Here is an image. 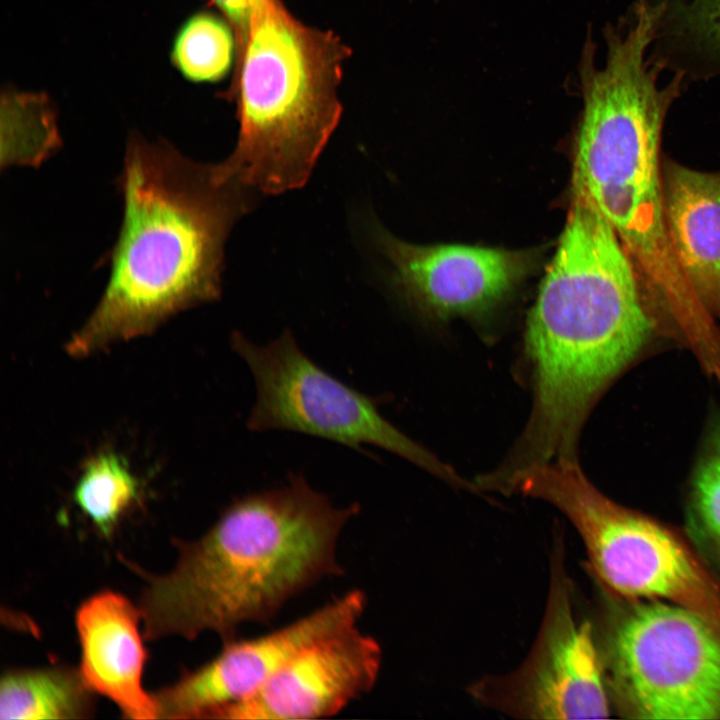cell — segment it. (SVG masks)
<instances>
[{"label": "cell", "mask_w": 720, "mask_h": 720, "mask_svg": "<svg viewBox=\"0 0 720 720\" xmlns=\"http://www.w3.org/2000/svg\"><path fill=\"white\" fill-rule=\"evenodd\" d=\"M359 512L358 503L335 506L301 474L239 498L202 537L178 544L173 571L150 578L146 637L212 631L227 642L244 623H269L297 594L343 574L338 539Z\"/></svg>", "instance_id": "277c9868"}, {"label": "cell", "mask_w": 720, "mask_h": 720, "mask_svg": "<svg viewBox=\"0 0 720 720\" xmlns=\"http://www.w3.org/2000/svg\"><path fill=\"white\" fill-rule=\"evenodd\" d=\"M231 345L255 383L256 398L246 423L249 430L298 432L358 450L364 445L376 446L450 484L473 490V484L390 423L373 398L311 360L291 331H283L264 345L236 331Z\"/></svg>", "instance_id": "52a82bcc"}, {"label": "cell", "mask_w": 720, "mask_h": 720, "mask_svg": "<svg viewBox=\"0 0 720 720\" xmlns=\"http://www.w3.org/2000/svg\"><path fill=\"white\" fill-rule=\"evenodd\" d=\"M666 226L687 284L720 316V173L667 162L662 167Z\"/></svg>", "instance_id": "5bb4252c"}, {"label": "cell", "mask_w": 720, "mask_h": 720, "mask_svg": "<svg viewBox=\"0 0 720 720\" xmlns=\"http://www.w3.org/2000/svg\"><path fill=\"white\" fill-rule=\"evenodd\" d=\"M254 0H211L234 30L237 46L248 26Z\"/></svg>", "instance_id": "ffe728a7"}, {"label": "cell", "mask_w": 720, "mask_h": 720, "mask_svg": "<svg viewBox=\"0 0 720 720\" xmlns=\"http://www.w3.org/2000/svg\"><path fill=\"white\" fill-rule=\"evenodd\" d=\"M608 648L611 684L630 716L720 718V631L696 613L640 605L615 625Z\"/></svg>", "instance_id": "ba28073f"}, {"label": "cell", "mask_w": 720, "mask_h": 720, "mask_svg": "<svg viewBox=\"0 0 720 720\" xmlns=\"http://www.w3.org/2000/svg\"><path fill=\"white\" fill-rule=\"evenodd\" d=\"M139 497V481L126 460L111 451L91 458L73 491V500L95 528L110 537Z\"/></svg>", "instance_id": "e0dca14e"}, {"label": "cell", "mask_w": 720, "mask_h": 720, "mask_svg": "<svg viewBox=\"0 0 720 720\" xmlns=\"http://www.w3.org/2000/svg\"><path fill=\"white\" fill-rule=\"evenodd\" d=\"M1 166H39L60 146L56 113L47 95L6 90L1 96Z\"/></svg>", "instance_id": "2e32d148"}, {"label": "cell", "mask_w": 720, "mask_h": 720, "mask_svg": "<svg viewBox=\"0 0 720 720\" xmlns=\"http://www.w3.org/2000/svg\"><path fill=\"white\" fill-rule=\"evenodd\" d=\"M382 649L356 625L300 650L253 696L217 719H318L330 717L375 685Z\"/></svg>", "instance_id": "7c38bea8"}, {"label": "cell", "mask_w": 720, "mask_h": 720, "mask_svg": "<svg viewBox=\"0 0 720 720\" xmlns=\"http://www.w3.org/2000/svg\"><path fill=\"white\" fill-rule=\"evenodd\" d=\"M547 601L535 641L513 671L468 687L482 706L519 719L607 718L609 701L593 624L580 617L573 582L556 536Z\"/></svg>", "instance_id": "9c48e42d"}, {"label": "cell", "mask_w": 720, "mask_h": 720, "mask_svg": "<svg viewBox=\"0 0 720 720\" xmlns=\"http://www.w3.org/2000/svg\"><path fill=\"white\" fill-rule=\"evenodd\" d=\"M638 277L613 227L589 201L573 195L527 319L534 403L509 454L516 467L576 458L592 404L652 335Z\"/></svg>", "instance_id": "7a4b0ae2"}, {"label": "cell", "mask_w": 720, "mask_h": 720, "mask_svg": "<svg viewBox=\"0 0 720 720\" xmlns=\"http://www.w3.org/2000/svg\"><path fill=\"white\" fill-rule=\"evenodd\" d=\"M366 600L362 590L353 589L272 632L224 642L214 659L154 694L159 718L217 719L223 710L257 693L304 647L356 625Z\"/></svg>", "instance_id": "30bf717a"}, {"label": "cell", "mask_w": 720, "mask_h": 720, "mask_svg": "<svg viewBox=\"0 0 720 720\" xmlns=\"http://www.w3.org/2000/svg\"><path fill=\"white\" fill-rule=\"evenodd\" d=\"M651 38L646 12L631 10L617 24L606 25L600 67L594 42H586L572 190L609 222L649 292L682 335L692 339L711 329L713 317L675 259L659 159L666 114L686 84L680 74L660 82L664 69L650 56Z\"/></svg>", "instance_id": "6da1fadb"}, {"label": "cell", "mask_w": 720, "mask_h": 720, "mask_svg": "<svg viewBox=\"0 0 720 720\" xmlns=\"http://www.w3.org/2000/svg\"><path fill=\"white\" fill-rule=\"evenodd\" d=\"M694 515L720 547V414L710 425L691 481Z\"/></svg>", "instance_id": "d6986e66"}, {"label": "cell", "mask_w": 720, "mask_h": 720, "mask_svg": "<svg viewBox=\"0 0 720 720\" xmlns=\"http://www.w3.org/2000/svg\"><path fill=\"white\" fill-rule=\"evenodd\" d=\"M91 690L66 667L6 672L0 685L2 720L82 719L92 712Z\"/></svg>", "instance_id": "9a60e30c"}, {"label": "cell", "mask_w": 720, "mask_h": 720, "mask_svg": "<svg viewBox=\"0 0 720 720\" xmlns=\"http://www.w3.org/2000/svg\"><path fill=\"white\" fill-rule=\"evenodd\" d=\"M370 232L404 298L435 318L472 316L499 304L531 267L527 252L458 244L414 245L373 219Z\"/></svg>", "instance_id": "8fae6325"}, {"label": "cell", "mask_w": 720, "mask_h": 720, "mask_svg": "<svg viewBox=\"0 0 720 720\" xmlns=\"http://www.w3.org/2000/svg\"><path fill=\"white\" fill-rule=\"evenodd\" d=\"M237 57V41L229 23L207 12L190 17L176 35L172 60L192 82H216L224 78Z\"/></svg>", "instance_id": "ac0fdd59"}, {"label": "cell", "mask_w": 720, "mask_h": 720, "mask_svg": "<svg viewBox=\"0 0 720 720\" xmlns=\"http://www.w3.org/2000/svg\"><path fill=\"white\" fill-rule=\"evenodd\" d=\"M511 493L546 501L579 534L600 582L630 598L672 601L720 631V583L696 554L658 523L602 494L577 459L529 467L511 483Z\"/></svg>", "instance_id": "8992f818"}, {"label": "cell", "mask_w": 720, "mask_h": 720, "mask_svg": "<svg viewBox=\"0 0 720 720\" xmlns=\"http://www.w3.org/2000/svg\"><path fill=\"white\" fill-rule=\"evenodd\" d=\"M141 611L123 595L103 591L76 613L80 674L90 690L118 705L130 719L159 718L154 695L141 684L146 652L138 630Z\"/></svg>", "instance_id": "4fadbf2b"}, {"label": "cell", "mask_w": 720, "mask_h": 720, "mask_svg": "<svg viewBox=\"0 0 720 720\" xmlns=\"http://www.w3.org/2000/svg\"><path fill=\"white\" fill-rule=\"evenodd\" d=\"M124 211L110 276L67 351L87 356L151 332L221 293L224 244L251 208V190L167 142L129 137L119 177Z\"/></svg>", "instance_id": "3957f363"}, {"label": "cell", "mask_w": 720, "mask_h": 720, "mask_svg": "<svg viewBox=\"0 0 720 720\" xmlns=\"http://www.w3.org/2000/svg\"><path fill=\"white\" fill-rule=\"evenodd\" d=\"M349 47L307 25L282 0H254L237 46L232 96L239 133L217 176L264 194L305 185L342 114Z\"/></svg>", "instance_id": "5b68a950"}]
</instances>
